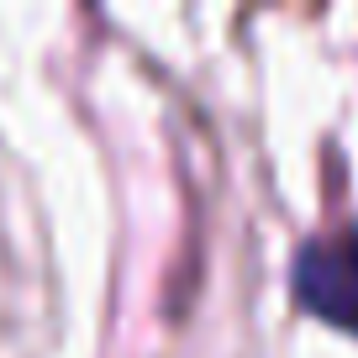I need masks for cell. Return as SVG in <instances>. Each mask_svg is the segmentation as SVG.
Here are the masks:
<instances>
[{
	"mask_svg": "<svg viewBox=\"0 0 358 358\" xmlns=\"http://www.w3.org/2000/svg\"><path fill=\"white\" fill-rule=\"evenodd\" d=\"M295 295L316 316L358 332V232L306 243L295 258Z\"/></svg>",
	"mask_w": 358,
	"mask_h": 358,
	"instance_id": "cell-1",
	"label": "cell"
}]
</instances>
